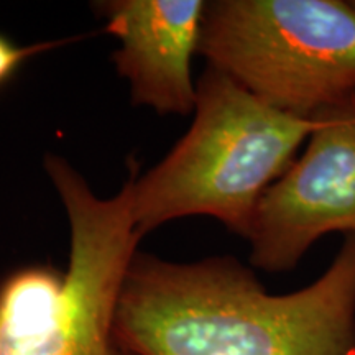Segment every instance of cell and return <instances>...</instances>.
I'll return each mask as SVG.
<instances>
[{
  "label": "cell",
  "instance_id": "1",
  "mask_svg": "<svg viewBox=\"0 0 355 355\" xmlns=\"http://www.w3.org/2000/svg\"><path fill=\"white\" fill-rule=\"evenodd\" d=\"M114 331L137 355H355V235L286 295L234 257L175 263L137 252Z\"/></svg>",
  "mask_w": 355,
  "mask_h": 355
},
{
  "label": "cell",
  "instance_id": "2",
  "mask_svg": "<svg viewBox=\"0 0 355 355\" xmlns=\"http://www.w3.org/2000/svg\"><path fill=\"white\" fill-rule=\"evenodd\" d=\"M196 92L193 125L168 157L141 176L135 162L132 219L140 237L170 220L207 216L247 239L263 194L319 125V117L282 112L212 66Z\"/></svg>",
  "mask_w": 355,
  "mask_h": 355
},
{
  "label": "cell",
  "instance_id": "3",
  "mask_svg": "<svg viewBox=\"0 0 355 355\" xmlns=\"http://www.w3.org/2000/svg\"><path fill=\"white\" fill-rule=\"evenodd\" d=\"M44 168L69 220V261L13 270L0 282V355H137L115 337V311L137 254L135 159L117 196L101 199L63 157Z\"/></svg>",
  "mask_w": 355,
  "mask_h": 355
},
{
  "label": "cell",
  "instance_id": "4",
  "mask_svg": "<svg viewBox=\"0 0 355 355\" xmlns=\"http://www.w3.org/2000/svg\"><path fill=\"white\" fill-rule=\"evenodd\" d=\"M199 53L272 107L316 119L355 102V2H206Z\"/></svg>",
  "mask_w": 355,
  "mask_h": 355
},
{
  "label": "cell",
  "instance_id": "5",
  "mask_svg": "<svg viewBox=\"0 0 355 355\" xmlns=\"http://www.w3.org/2000/svg\"><path fill=\"white\" fill-rule=\"evenodd\" d=\"M336 232L355 235V102L319 115L304 153L263 194L247 237L250 263L291 272Z\"/></svg>",
  "mask_w": 355,
  "mask_h": 355
},
{
  "label": "cell",
  "instance_id": "6",
  "mask_svg": "<svg viewBox=\"0 0 355 355\" xmlns=\"http://www.w3.org/2000/svg\"><path fill=\"white\" fill-rule=\"evenodd\" d=\"M96 8L105 32L121 40L112 60L132 87V101L158 114L196 109L191 60L199 51L202 0H109Z\"/></svg>",
  "mask_w": 355,
  "mask_h": 355
},
{
  "label": "cell",
  "instance_id": "7",
  "mask_svg": "<svg viewBox=\"0 0 355 355\" xmlns=\"http://www.w3.org/2000/svg\"><path fill=\"white\" fill-rule=\"evenodd\" d=\"M76 40L79 38H66L58 40V42H44L28 44V46H19V44L12 43L7 37L0 35V86L3 83H7L15 74V71L20 68V64L25 63L28 58L38 55V53L51 50V48L63 46L66 43L76 42Z\"/></svg>",
  "mask_w": 355,
  "mask_h": 355
}]
</instances>
